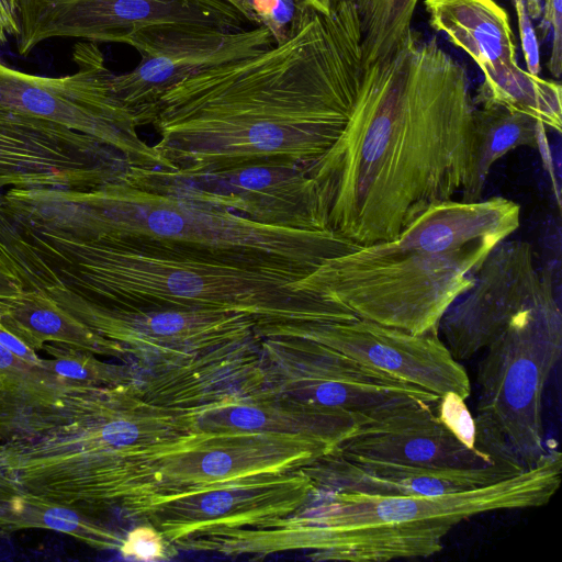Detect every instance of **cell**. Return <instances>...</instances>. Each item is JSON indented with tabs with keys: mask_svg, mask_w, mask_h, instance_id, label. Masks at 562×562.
<instances>
[{
	"mask_svg": "<svg viewBox=\"0 0 562 562\" xmlns=\"http://www.w3.org/2000/svg\"><path fill=\"white\" fill-rule=\"evenodd\" d=\"M550 271H538L531 245L503 240L487 255L474 284L446 312L438 327L458 361L484 350L512 317L542 289Z\"/></svg>",
	"mask_w": 562,
	"mask_h": 562,
	"instance_id": "obj_19",
	"label": "cell"
},
{
	"mask_svg": "<svg viewBox=\"0 0 562 562\" xmlns=\"http://www.w3.org/2000/svg\"><path fill=\"white\" fill-rule=\"evenodd\" d=\"M193 432L186 413L144 402L128 383L68 384L46 402L0 392V472L77 509L120 506Z\"/></svg>",
	"mask_w": 562,
	"mask_h": 562,
	"instance_id": "obj_3",
	"label": "cell"
},
{
	"mask_svg": "<svg viewBox=\"0 0 562 562\" xmlns=\"http://www.w3.org/2000/svg\"><path fill=\"white\" fill-rule=\"evenodd\" d=\"M484 350L476 379L475 446L494 461L528 469L547 452L542 395L562 350L552 274Z\"/></svg>",
	"mask_w": 562,
	"mask_h": 562,
	"instance_id": "obj_8",
	"label": "cell"
},
{
	"mask_svg": "<svg viewBox=\"0 0 562 562\" xmlns=\"http://www.w3.org/2000/svg\"><path fill=\"white\" fill-rule=\"evenodd\" d=\"M544 127L539 120L525 113L499 105H475L472 121L473 171L470 184L461 193V201L481 200L493 165L515 148L540 145Z\"/></svg>",
	"mask_w": 562,
	"mask_h": 562,
	"instance_id": "obj_26",
	"label": "cell"
},
{
	"mask_svg": "<svg viewBox=\"0 0 562 562\" xmlns=\"http://www.w3.org/2000/svg\"><path fill=\"white\" fill-rule=\"evenodd\" d=\"M315 490L386 496H428L469 491L526 469L491 461L472 467L403 464L329 452L301 468Z\"/></svg>",
	"mask_w": 562,
	"mask_h": 562,
	"instance_id": "obj_22",
	"label": "cell"
},
{
	"mask_svg": "<svg viewBox=\"0 0 562 562\" xmlns=\"http://www.w3.org/2000/svg\"><path fill=\"white\" fill-rule=\"evenodd\" d=\"M149 370L144 380L133 378L130 385L144 402L176 412L207 408L270 387L257 336Z\"/></svg>",
	"mask_w": 562,
	"mask_h": 562,
	"instance_id": "obj_20",
	"label": "cell"
},
{
	"mask_svg": "<svg viewBox=\"0 0 562 562\" xmlns=\"http://www.w3.org/2000/svg\"><path fill=\"white\" fill-rule=\"evenodd\" d=\"M1 206L18 225L70 240L122 239L310 273L360 247L333 231L260 224L124 177L90 190L12 188Z\"/></svg>",
	"mask_w": 562,
	"mask_h": 562,
	"instance_id": "obj_5",
	"label": "cell"
},
{
	"mask_svg": "<svg viewBox=\"0 0 562 562\" xmlns=\"http://www.w3.org/2000/svg\"><path fill=\"white\" fill-rule=\"evenodd\" d=\"M436 412L441 422L467 446H475V422L465 404V400L456 393L439 397Z\"/></svg>",
	"mask_w": 562,
	"mask_h": 562,
	"instance_id": "obj_33",
	"label": "cell"
},
{
	"mask_svg": "<svg viewBox=\"0 0 562 562\" xmlns=\"http://www.w3.org/2000/svg\"><path fill=\"white\" fill-rule=\"evenodd\" d=\"M520 225V206L495 196L430 206L397 237L330 258L293 289L412 334L438 333L492 249Z\"/></svg>",
	"mask_w": 562,
	"mask_h": 562,
	"instance_id": "obj_6",
	"label": "cell"
},
{
	"mask_svg": "<svg viewBox=\"0 0 562 562\" xmlns=\"http://www.w3.org/2000/svg\"><path fill=\"white\" fill-rule=\"evenodd\" d=\"M519 27V37L522 48L524 58L527 65V71L532 75H539L540 66V54L539 44L533 29L528 9L527 0H512Z\"/></svg>",
	"mask_w": 562,
	"mask_h": 562,
	"instance_id": "obj_35",
	"label": "cell"
},
{
	"mask_svg": "<svg viewBox=\"0 0 562 562\" xmlns=\"http://www.w3.org/2000/svg\"><path fill=\"white\" fill-rule=\"evenodd\" d=\"M475 104L467 70L412 30L363 69L349 121L313 167L328 228L367 246L397 237L471 182Z\"/></svg>",
	"mask_w": 562,
	"mask_h": 562,
	"instance_id": "obj_2",
	"label": "cell"
},
{
	"mask_svg": "<svg viewBox=\"0 0 562 562\" xmlns=\"http://www.w3.org/2000/svg\"><path fill=\"white\" fill-rule=\"evenodd\" d=\"M362 32L363 69L387 57L412 29L419 0H352Z\"/></svg>",
	"mask_w": 562,
	"mask_h": 562,
	"instance_id": "obj_28",
	"label": "cell"
},
{
	"mask_svg": "<svg viewBox=\"0 0 562 562\" xmlns=\"http://www.w3.org/2000/svg\"><path fill=\"white\" fill-rule=\"evenodd\" d=\"M127 178L260 224L330 231L327 202L313 166L257 164L196 176H179L161 167L131 166Z\"/></svg>",
	"mask_w": 562,
	"mask_h": 562,
	"instance_id": "obj_12",
	"label": "cell"
},
{
	"mask_svg": "<svg viewBox=\"0 0 562 562\" xmlns=\"http://www.w3.org/2000/svg\"><path fill=\"white\" fill-rule=\"evenodd\" d=\"M20 55L54 38L134 46L151 34L179 30L241 31L252 27L225 0H16Z\"/></svg>",
	"mask_w": 562,
	"mask_h": 562,
	"instance_id": "obj_10",
	"label": "cell"
},
{
	"mask_svg": "<svg viewBox=\"0 0 562 562\" xmlns=\"http://www.w3.org/2000/svg\"><path fill=\"white\" fill-rule=\"evenodd\" d=\"M473 102L476 106L499 105L530 115L558 133L562 127L561 85L519 67L498 65L483 72Z\"/></svg>",
	"mask_w": 562,
	"mask_h": 562,
	"instance_id": "obj_27",
	"label": "cell"
},
{
	"mask_svg": "<svg viewBox=\"0 0 562 562\" xmlns=\"http://www.w3.org/2000/svg\"><path fill=\"white\" fill-rule=\"evenodd\" d=\"M437 404L409 400L358 423L333 452L428 467H472L494 461L463 443L438 417Z\"/></svg>",
	"mask_w": 562,
	"mask_h": 562,
	"instance_id": "obj_21",
	"label": "cell"
},
{
	"mask_svg": "<svg viewBox=\"0 0 562 562\" xmlns=\"http://www.w3.org/2000/svg\"><path fill=\"white\" fill-rule=\"evenodd\" d=\"M0 345H2L5 349L11 351L14 356L20 359L41 367L42 358L37 355L36 351L26 346L23 341H21L16 336L10 333L0 324Z\"/></svg>",
	"mask_w": 562,
	"mask_h": 562,
	"instance_id": "obj_36",
	"label": "cell"
},
{
	"mask_svg": "<svg viewBox=\"0 0 562 562\" xmlns=\"http://www.w3.org/2000/svg\"><path fill=\"white\" fill-rule=\"evenodd\" d=\"M269 385L294 403L366 419L400 403L437 404L439 396L366 367L318 342L293 336L258 338Z\"/></svg>",
	"mask_w": 562,
	"mask_h": 562,
	"instance_id": "obj_13",
	"label": "cell"
},
{
	"mask_svg": "<svg viewBox=\"0 0 562 562\" xmlns=\"http://www.w3.org/2000/svg\"><path fill=\"white\" fill-rule=\"evenodd\" d=\"M0 256L24 290L58 286L125 307L220 310L256 322H304L314 299L293 290L310 272L227 261L130 240L76 241L0 216Z\"/></svg>",
	"mask_w": 562,
	"mask_h": 562,
	"instance_id": "obj_4",
	"label": "cell"
},
{
	"mask_svg": "<svg viewBox=\"0 0 562 562\" xmlns=\"http://www.w3.org/2000/svg\"><path fill=\"white\" fill-rule=\"evenodd\" d=\"M562 454L551 449L535 465L477 488L428 496L328 492L317 506L224 532L231 554L311 550L313 560L386 562L427 558L460 522L490 512L538 508L560 487Z\"/></svg>",
	"mask_w": 562,
	"mask_h": 562,
	"instance_id": "obj_7",
	"label": "cell"
},
{
	"mask_svg": "<svg viewBox=\"0 0 562 562\" xmlns=\"http://www.w3.org/2000/svg\"><path fill=\"white\" fill-rule=\"evenodd\" d=\"M40 290L87 327L117 344L125 357H134L149 367L256 336V319L243 313L125 307L90 301L58 286Z\"/></svg>",
	"mask_w": 562,
	"mask_h": 562,
	"instance_id": "obj_14",
	"label": "cell"
},
{
	"mask_svg": "<svg viewBox=\"0 0 562 562\" xmlns=\"http://www.w3.org/2000/svg\"><path fill=\"white\" fill-rule=\"evenodd\" d=\"M119 550L126 559L157 561L166 559L167 542L157 528L151 525H142L127 532Z\"/></svg>",
	"mask_w": 562,
	"mask_h": 562,
	"instance_id": "obj_32",
	"label": "cell"
},
{
	"mask_svg": "<svg viewBox=\"0 0 562 562\" xmlns=\"http://www.w3.org/2000/svg\"><path fill=\"white\" fill-rule=\"evenodd\" d=\"M258 337L293 336L334 349L352 360L408 382L437 396L456 393L467 400L471 382L439 333L412 334L351 313L317 322H259Z\"/></svg>",
	"mask_w": 562,
	"mask_h": 562,
	"instance_id": "obj_15",
	"label": "cell"
},
{
	"mask_svg": "<svg viewBox=\"0 0 562 562\" xmlns=\"http://www.w3.org/2000/svg\"><path fill=\"white\" fill-rule=\"evenodd\" d=\"M128 165L93 137L0 110V189L90 190L122 179Z\"/></svg>",
	"mask_w": 562,
	"mask_h": 562,
	"instance_id": "obj_16",
	"label": "cell"
},
{
	"mask_svg": "<svg viewBox=\"0 0 562 562\" xmlns=\"http://www.w3.org/2000/svg\"><path fill=\"white\" fill-rule=\"evenodd\" d=\"M22 291L20 279L0 256V301L15 296Z\"/></svg>",
	"mask_w": 562,
	"mask_h": 562,
	"instance_id": "obj_37",
	"label": "cell"
},
{
	"mask_svg": "<svg viewBox=\"0 0 562 562\" xmlns=\"http://www.w3.org/2000/svg\"><path fill=\"white\" fill-rule=\"evenodd\" d=\"M46 529L94 549H119L122 539L79 509L35 494L0 472V531Z\"/></svg>",
	"mask_w": 562,
	"mask_h": 562,
	"instance_id": "obj_25",
	"label": "cell"
},
{
	"mask_svg": "<svg viewBox=\"0 0 562 562\" xmlns=\"http://www.w3.org/2000/svg\"><path fill=\"white\" fill-rule=\"evenodd\" d=\"M334 448L333 442L302 435L194 431L154 461L146 483L121 508L137 517L148 506L182 494L301 469Z\"/></svg>",
	"mask_w": 562,
	"mask_h": 562,
	"instance_id": "obj_11",
	"label": "cell"
},
{
	"mask_svg": "<svg viewBox=\"0 0 562 562\" xmlns=\"http://www.w3.org/2000/svg\"><path fill=\"white\" fill-rule=\"evenodd\" d=\"M49 358L41 360V367L66 384L83 386H115L133 379L126 366L108 363L95 355L74 346L47 342L43 347Z\"/></svg>",
	"mask_w": 562,
	"mask_h": 562,
	"instance_id": "obj_29",
	"label": "cell"
},
{
	"mask_svg": "<svg viewBox=\"0 0 562 562\" xmlns=\"http://www.w3.org/2000/svg\"><path fill=\"white\" fill-rule=\"evenodd\" d=\"M72 60L76 71L63 77L31 75L0 61V110L93 137L131 165L167 168L154 146L139 137L136 120L117 98L115 74L100 47L79 42Z\"/></svg>",
	"mask_w": 562,
	"mask_h": 562,
	"instance_id": "obj_9",
	"label": "cell"
},
{
	"mask_svg": "<svg viewBox=\"0 0 562 562\" xmlns=\"http://www.w3.org/2000/svg\"><path fill=\"white\" fill-rule=\"evenodd\" d=\"M0 324L34 351L47 342L94 355L125 358L122 348L97 334L41 290H24L0 301Z\"/></svg>",
	"mask_w": 562,
	"mask_h": 562,
	"instance_id": "obj_24",
	"label": "cell"
},
{
	"mask_svg": "<svg viewBox=\"0 0 562 562\" xmlns=\"http://www.w3.org/2000/svg\"><path fill=\"white\" fill-rule=\"evenodd\" d=\"M314 490L302 469L266 473L157 502L137 517L177 544L203 531L252 527L285 517L304 506Z\"/></svg>",
	"mask_w": 562,
	"mask_h": 562,
	"instance_id": "obj_17",
	"label": "cell"
},
{
	"mask_svg": "<svg viewBox=\"0 0 562 562\" xmlns=\"http://www.w3.org/2000/svg\"><path fill=\"white\" fill-rule=\"evenodd\" d=\"M246 15L252 26H265L274 43L288 38L308 9L301 0H225Z\"/></svg>",
	"mask_w": 562,
	"mask_h": 562,
	"instance_id": "obj_31",
	"label": "cell"
},
{
	"mask_svg": "<svg viewBox=\"0 0 562 562\" xmlns=\"http://www.w3.org/2000/svg\"><path fill=\"white\" fill-rule=\"evenodd\" d=\"M68 384L42 367L31 364L0 345V392L29 401H53Z\"/></svg>",
	"mask_w": 562,
	"mask_h": 562,
	"instance_id": "obj_30",
	"label": "cell"
},
{
	"mask_svg": "<svg viewBox=\"0 0 562 562\" xmlns=\"http://www.w3.org/2000/svg\"><path fill=\"white\" fill-rule=\"evenodd\" d=\"M430 26L479 66L482 72L516 60L507 12L494 0H425Z\"/></svg>",
	"mask_w": 562,
	"mask_h": 562,
	"instance_id": "obj_23",
	"label": "cell"
},
{
	"mask_svg": "<svg viewBox=\"0 0 562 562\" xmlns=\"http://www.w3.org/2000/svg\"><path fill=\"white\" fill-rule=\"evenodd\" d=\"M562 0H544L543 16L539 25L543 40L552 31V47L548 63L550 72L559 79L562 71Z\"/></svg>",
	"mask_w": 562,
	"mask_h": 562,
	"instance_id": "obj_34",
	"label": "cell"
},
{
	"mask_svg": "<svg viewBox=\"0 0 562 562\" xmlns=\"http://www.w3.org/2000/svg\"><path fill=\"white\" fill-rule=\"evenodd\" d=\"M363 75L352 0L308 9L286 40L166 90L148 111L167 168L196 176L257 164L312 167L341 136Z\"/></svg>",
	"mask_w": 562,
	"mask_h": 562,
	"instance_id": "obj_1",
	"label": "cell"
},
{
	"mask_svg": "<svg viewBox=\"0 0 562 562\" xmlns=\"http://www.w3.org/2000/svg\"><path fill=\"white\" fill-rule=\"evenodd\" d=\"M265 26L241 31L179 30L151 34L134 46L140 60L116 75L114 91L138 126L159 97L172 86L214 66L238 60L274 45Z\"/></svg>",
	"mask_w": 562,
	"mask_h": 562,
	"instance_id": "obj_18",
	"label": "cell"
}]
</instances>
